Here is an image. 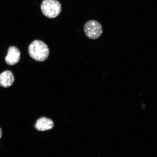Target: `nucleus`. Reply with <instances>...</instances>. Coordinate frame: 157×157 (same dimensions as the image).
<instances>
[{"label":"nucleus","mask_w":157,"mask_h":157,"mask_svg":"<svg viewBox=\"0 0 157 157\" xmlns=\"http://www.w3.org/2000/svg\"><path fill=\"white\" fill-rule=\"evenodd\" d=\"M21 58V52L15 46H10L8 49L5 58V61L9 65L13 66L17 64Z\"/></svg>","instance_id":"4"},{"label":"nucleus","mask_w":157,"mask_h":157,"mask_svg":"<svg viewBox=\"0 0 157 157\" xmlns=\"http://www.w3.org/2000/svg\"><path fill=\"white\" fill-rule=\"evenodd\" d=\"M28 51L31 57L38 62L46 60L50 53L48 45L40 40H35L31 43L29 47Z\"/></svg>","instance_id":"1"},{"label":"nucleus","mask_w":157,"mask_h":157,"mask_svg":"<svg viewBox=\"0 0 157 157\" xmlns=\"http://www.w3.org/2000/svg\"><path fill=\"white\" fill-rule=\"evenodd\" d=\"M84 30L86 36L94 40L99 38L103 33L101 25L95 20L87 21L84 25Z\"/></svg>","instance_id":"3"},{"label":"nucleus","mask_w":157,"mask_h":157,"mask_svg":"<svg viewBox=\"0 0 157 157\" xmlns=\"http://www.w3.org/2000/svg\"><path fill=\"white\" fill-rule=\"evenodd\" d=\"M54 126L53 121L52 119L43 117L37 120L35 125V128L37 130L44 131L50 130Z\"/></svg>","instance_id":"5"},{"label":"nucleus","mask_w":157,"mask_h":157,"mask_svg":"<svg viewBox=\"0 0 157 157\" xmlns=\"http://www.w3.org/2000/svg\"><path fill=\"white\" fill-rule=\"evenodd\" d=\"M14 82L13 74L9 70L5 71L0 74V86L3 88L10 87Z\"/></svg>","instance_id":"6"},{"label":"nucleus","mask_w":157,"mask_h":157,"mask_svg":"<svg viewBox=\"0 0 157 157\" xmlns=\"http://www.w3.org/2000/svg\"><path fill=\"white\" fill-rule=\"evenodd\" d=\"M41 9L45 16L54 18L61 12V5L57 0H44L41 5Z\"/></svg>","instance_id":"2"},{"label":"nucleus","mask_w":157,"mask_h":157,"mask_svg":"<svg viewBox=\"0 0 157 157\" xmlns=\"http://www.w3.org/2000/svg\"><path fill=\"white\" fill-rule=\"evenodd\" d=\"M2 135V132L1 129L0 128V139L1 138Z\"/></svg>","instance_id":"7"}]
</instances>
